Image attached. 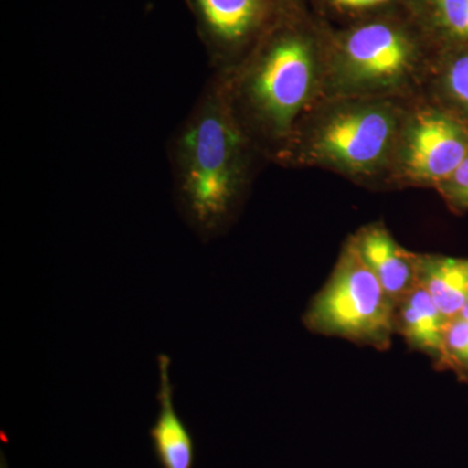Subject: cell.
<instances>
[{"label": "cell", "mask_w": 468, "mask_h": 468, "mask_svg": "<svg viewBox=\"0 0 468 468\" xmlns=\"http://www.w3.org/2000/svg\"><path fill=\"white\" fill-rule=\"evenodd\" d=\"M251 144L215 76L169 144L176 207L202 242L232 218L248 178Z\"/></svg>", "instance_id": "cell-1"}, {"label": "cell", "mask_w": 468, "mask_h": 468, "mask_svg": "<svg viewBox=\"0 0 468 468\" xmlns=\"http://www.w3.org/2000/svg\"><path fill=\"white\" fill-rule=\"evenodd\" d=\"M284 5L272 27L220 81L228 104L252 143L260 134L282 143L313 92L316 46L309 30Z\"/></svg>", "instance_id": "cell-2"}, {"label": "cell", "mask_w": 468, "mask_h": 468, "mask_svg": "<svg viewBox=\"0 0 468 468\" xmlns=\"http://www.w3.org/2000/svg\"><path fill=\"white\" fill-rule=\"evenodd\" d=\"M397 304L350 241L324 288L311 302V331L356 343L387 346L397 331Z\"/></svg>", "instance_id": "cell-3"}, {"label": "cell", "mask_w": 468, "mask_h": 468, "mask_svg": "<svg viewBox=\"0 0 468 468\" xmlns=\"http://www.w3.org/2000/svg\"><path fill=\"white\" fill-rule=\"evenodd\" d=\"M217 75L250 54L282 14L285 0H186Z\"/></svg>", "instance_id": "cell-4"}, {"label": "cell", "mask_w": 468, "mask_h": 468, "mask_svg": "<svg viewBox=\"0 0 468 468\" xmlns=\"http://www.w3.org/2000/svg\"><path fill=\"white\" fill-rule=\"evenodd\" d=\"M396 129V116L387 107H353L326 120L313 135L309 154L338 168L368 172L387 155Z\"/></svg>", "instance_id": "cell-5"}, {"label": "cell", "mask_w": 468, "mask_h": 468, "mask_svg": "<svg viewBox=\"0 0 468 468\" xmlns=\"http://www.w3.org/2000/svg\"><path fill=\"white\" fill-rule=\"evenodd\" d=\"M415 55V37L405 24L393 18L356 24L338 39V64L351 84H390L408 72Z\"/></svg>", "instance_id": "cell-6"}, {"label": "cell", "mask_w": 468, "mask_h": 468, "mask_svg": "<svg viewBox=\"0 0 468 468\" xmlns=\"http://www.w3.org/2000/svg\"><path fill=\"white\" fill-rule=\"evenodd\" d=\"M468 156L466 133L457 122L439 112H426L409 129L403 165L411 177L441 185Z\"/></svg>", "instance_id": "cell-7"}, {"label": "cell", "mask_w": 468, "mask_h": 468, "mask_svg": "<svg viewBox=\"0 0 468 468\" xmlns=\"http://www.w3.org/2000/svg\"><path fill=\"white\" fill-rule=\"evenodd\" d=\"M351 242L394 303L419 285V258L403 250L384 227L365 228Z\"/></svg>", "instance_id": "cell-8"}, {"label": "cell", "mask_w": 468, "mask_h": 468, "mask_svg": "<svg viewBox=\"0 0 468 468\" xmlns=\"http://www.w3.org/2000/svg\"><path fill=\"white\" fill-rule=\"evenodd\" d=\"M171 358L158 356L159 389L156 393L159 411L150 428L154 454L162 468H194L196 443L192 432L175 408V385L169 377Z\"/></svg>", "instance_id": "cell-9"}, {"label": "cell", "mask_w": 468, "mask_h": 468, "mask_svg": "<svg viewBox=\"0 0 468 468\" xmlns=\"http://www.w3.org/2000/svg\"><path fill=\"white\" fill-rule=\"evenodd\" d=\"M396 320L397 329L412 347L443 358V338L451 320L443 315L423 286H415L397 303Z\"/></svg>", "instance_id": "cell-10"}, {"label": "cell", "mask_w": 468, "mask_h": 468, "mask_svg": "<svg viewBox=\"0 0 468 468\" xmlns=\"http://www.w3.org/2000/svg\"><path fill=\"white\" fill-rule=\"evenodd\" d=\"M419 284L449 320L457 318L468 300V260L419 258Z\"/></svg>", "instance_id": "cell-11"}, {"label": "cell", "mask_w": 468, "mask_h": 468, "mask_svg": "<svg viewBox=\"0 0 468 468\" xmlns=\"http://www.w3.org/2000/svg\"><path fill=\"white\" fill-rule=\"evenodd\" d=\"M427 26L443 41L468 48V0H418Z\"/></svg>", "instance_id": "cell-12"}, {"label": "cell", "mask_w": 468, "mask_h": 468, "mask_svg": "<svg viewBox=\"0 0 468 468\" xmlns=\"http://www.w3.org/2000/svg\"><path fill=\"white\" fill-rule=\"evenodd\" d=\"M442 359L468 369V320L457 316L449 322L443 338Z\"/></svg>", "instance_id": "cell-13"}, {"label": "cell", "mask_w": 468, "mask_h": 468, "mask_svg": "<svg viewBox=\"0 0 468 468\" xmlns=\"http://www.w3.org/2000/svg\"><path fill=\"white\" fill-rule=\"evenodd\" d=\"M452 58L446 75V86L461 106L468 110V48Z\"/></svg>", "instance_id": "cell-14"}, {"label": "cell", "mask_w": 468, "mask_h": 468, "mask_svg": "<svg viewBox=\"0 0 468 468\" xmlns=\"http://www.w3.org/2000/svg\"><path fill=\"white\" fill-rule=\"evenodd\" d=\"M441 186L443 193L452 203L460 207H468V156Z\"/></svg>", "instance_id": "cell-15"}, {"label": "cell", "mask_w": 468, "mask_h": 468, "mask_svg": "<svg viewBox=\"0 0 468 468\" xmlns=\"http://www.w3.org/2000/svg\"><path fill=\"white\" fill-rule=\"evenodd\" d=\"M329 8L340 14H366L392 5L397 0H323Z\"/></svg>", "instance_id": "cell-16"}, {"label": "cell", "mask_w": 468, "mask_h": 468, "mask_svg": "<svg viewBox=\"0 0 468 468\" xmlns=\"http://www.w3.org/2000/svg\"><path fill=\"white\" fill-rule=\"evenodd\" d=\"M461 318L468 320V300L466 302V304H464L463 309H462L460 315Z\"/></svg>", "instance_id": "cell-17"}]
</instances>
